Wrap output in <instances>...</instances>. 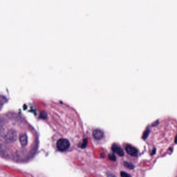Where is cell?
<instances>
[{"label": "cell", "mask_w": 177, "mask_h": 177, "mask_svg": "<svg viewBox=\"0 0 177 177\" xmlns=\"http://www.w3.org/2000/svg\"><path fill=\"white\" fill-rule=\"evenodd\" d=\"M69 141L66 139H60L57 142V147L60 151H65L70 147Z\"/></svg>", "instance_id": "obj_2"}, {"label": "cell", "mask_w": 177, "mask_h": 177, "mask_svg": "<svg viewBox=\"0 0 177 177\" xmlns=\"http://www.w3.org/2000/svg\"><path fill=\"white\" fill-rule=\"evenodd\" d=\"M112 150L120 156H123L124 155V151L121 146L116 143H114L112 145Z\"/></svg>", "instance_id": "obj_4"}, {"label": "cell", "mask_w": 177, "mask_h": 177, "mask_svg": "<svg viewBox=\"0 0 177 177\" xmlns=\"http://www.w3.org/2000/svg\"><path fill=\"white\" fill-rule=\"evenodd\" d=\"M93 135L94 138H95V139L97 140H101L103 138V136H104V133L103 132L99 129H97L94 130L93 132Z\"/></svg>", "instance_id": "obj_5"}, {"label": "cell", "mask_w": 177, "mask_h": 177, "mask_svg": "<svg viewBox=\"0 0 177 177\" xmlns=\"http://www.w3.org/2000/svg\"><path fill=\"white\" fill-rule=\"evenodd\" d=\"M109 156V157L110 159H111L112 160H113V161L116 160V157L114 155V154H110Z\"/></svg>", "instance_id": "obj_6"}, {"label": "cell", "mask_w": 177, "mask_h": 177, "mask_svg": "<svg viewBox=\"0 0 177 177\" xmlns=\"http://www.w3.org/2000/svg\"><path fill=\"white\" fill-rule=\"evenodd\" d=\"M38 148L34 129L15 113L0 115V156L17 162L30 159Z\"/></svg>", "instance_id": "obj_1"}, {"label": "cell", "mask_w": 177, "mask_h": 177, "mask_svg": "<svg viewBox=\"0 0 177 177\" xmlns=\"http://www.w3.org/2000/svg\"><path fill=\"white\" fill-rule=\"evenodd\" d=\"M125 150L126 152L132 156H137L138 155V150L133 146L130 144H127L125 147Z\"/></svg>", "instance_id": "obj_3"}]
</instances>
